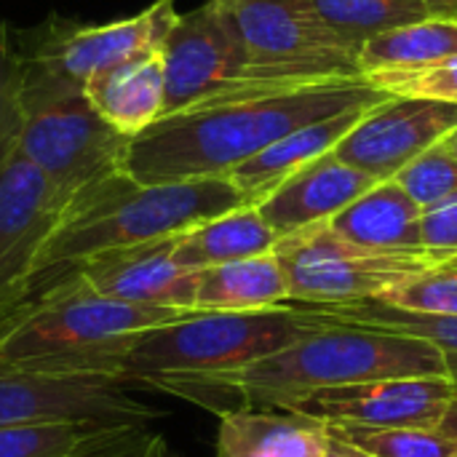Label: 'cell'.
Returning <instances> with one entry per match:
<instances>
[{"label": "cell", "mask_w": 457, "mask_h": 457, "mask_svg": "<svg viewBox=\"0 0 457 457\" xmlns=\"http://www.w3.org/2000/svg\"><path fill=\"white\" fill-rule=\"evenodd\" d=\"M386 99V91L356 78L195 104L163 115L134 137L126 150V174L142 185L230 177L287 134Z\"/></svg>", "instance_id": "6da1fadb"}, {"label": "cell", "mask_w": 457, "mask_h": 457, "mask_svg": "<svg viewBox=\"0 0 457 457\" xmlns=\"http://www.w3.org/2000/svg\"><path fill=\"white\" fill-rule=\"evenodd\" d=\"M313 319L321 327L278 353L222 375L169 380L155 391L225 415L238 410H281L316 391L353 383L447 378L442 351L423 337H407L380 327L335 324L319 316Z\"/></svg>", "instance_id": "7a4b0ae2"}, {"label": "cell", "mask_w": 457, "mask_h": 457, "mask_svg": "<svg viewBox=\"0 0 457 457\" xmlns=\"http://www.w3.org/2000/svg\"><path fill=\"white\" fill-rule=\"evenodd\" d=\"M190 313L99 297L70 281L40 287L0 327V372L123 383L134 345Z\"/></svg>", "instance_id": "3957f363"}, {"label": "cell", "mask_w": 457, "mask_h": 457, "mask_svg": "<svg viewBox=\"0 0 457 457\" xmlns=\"http://www.w3.org/2000/svg\"><path fill=\"white\" fill-rule=\"evenodd\" d=\"M241 206L252 204L230 177L142 185L123 171L67 209L46 249L40 284L88 257L177 238Z\"/></svg>", "instance_id": "277c9868"}, {"label": "cell", "mask_w": 457, "mask_h": 457, "mask_svg": "<svg viewBox=\"0 0 457 457\" xmlns=\"http://www.w3.org/2000/svg\"><path fill=\"white\" fill-rule=\"evenodd\" d=\"M319 327L295 303L249 313H190L134 345L123 383L158 388L169 380L233 372L295 345Z\"/></svg>", "instance_id": "5b68a950"}, {"label": "cell", "mask_w": 457, "mask_h": 457, "mask_svg": "<svg viewBox=\"0 0 457 457\" xmlns=\"http://www.w3.org/2000/svg\"><path fill=\"white\" fill-rule=\"evenodd\" d=\"M246 48L249 91L361 78L359 51L340 40L313 0H220Z\"/></svg>", "instance_id": "8992f818"}, {"label": "cell", "mask_w": 457, "mask_h": 457, "mask_svg": "<svg viewBox=\"0 0 457 457\" xmlns=\"http://www.w3.org/2000/svg\"><path fill=\"white\" fill-rule=\"evenodd\" d=\"M273 254L284 268L289 303L305 305L380 300L457 260V254L445 252H372L340 238L327 222L278 238Z\"/></svg>", "instance_id": "52a82bcc"}, {"label": "cell", "mask_w": 457, "mask_h": 457, "mask_svg": "<svg viewBox=\"0 0 457 457\" xmlns=\"http://www.w3.org/2000/svg\"><path fill=\"white\" fill-rule=\"evenodd\" d=\"M19 155L72 206L102 182L126 171L129 137L112 129L83 91L21 99Z\"/></svg>", "instance_id": "ba28073f"}, {"label": "cell", "mask_w": 457, "mask_h": 457, "mask_svg": "<svg viewBox=\"0 0 457 457\" xmlns=\"http://www.w3.org/2000/svg\"><path fill=\"white\" fill-rule=\"evenodd\" d=\"M177 16L174 0H155L142 13L107 24L48 21L35 29L27 51H19L24 64L21 99L83 91L104 70L150 48H163Z\"/></svg>", "instance_id": "9c48e42d"}, {"label": "cell", "mask_w": 457, "mask_h": 457, "mask_svg": "<svg viewBox=\"0 0 457 457\" xmlns=\"http://www.w3.org/2000/svg\"><path fill=\"white\" fill-rule=\"evenodd\" d=\"M166 112L254 94L246 88V48L220 0L179 13L163 40Z\"/></svg>", "instance_id": "30bf717a"}, {"label": "cell", "mask_w": 457, "mask_h": 457, "mask_svg": "<svg viewBox=\"0 0 457 457\" xmlns=\"http://www.w3.org/2000/svg\"><path fill=\"white\" fill-rule=\"evenodd\" d=\"M70 204L19 153L0 174V327L40 287L46 249Z\"/></svg>", "instance_id": "8fae6325"}, {"label": "cell", "mask_w": 457, "mask_h": 457, "mask_svg": "<svg viewBox=\"0 0 457 457\" xmlns=\"http://www.w3.org/2000/svg\"><path fill=\"white\" fill-rule=\"evenodd\" d=\"M457 129V104L388 96L361 115L335 155L378 182L394 179L407 163Z\"/></svg>", "instance_id": "7c38bea8"}, {"label": "cell", "mask_w": 457, "mask_h": 457, "mask_svg": "<svg viewBox=\"0 0 457 457\" xmlns=\"http://www.w3.org/2000/svg\"><path fill=\"white\" fill-rule=\"evenodd\" d=\"M455 383L450 378H388L316 391L289 402L287 412L327 426L353 423L370 428H439Z\"/></svg>", "instance_id": "4fadbf2b"}, {"label": "cell", "mask_w": 457, "mask_h": 457, "mask_svg": "<svg viewBox=\"0 0 457 457\" xmlns=\"http://www.w3.org/2000/svg\"><path fill=\"white\" fill-rule=\"evenodd\" d=\"M51 281H70L99 297L120 303L195 313L198 273L177 262L174 238L88 257L67 270L54 273L40 287Z\"/></svg>", "instance_id": "5bb4252c"}, {"label": "cell", "mask_w": 457, "mask_h": 457, "mask_svg": "<svg viewBox=\"0 0 457 457\" xmlns=\"http://www.w3.org/2000/svg\"><path fill=\"white\" fill-rule=\"evenodd\" d=\"M155 412L126 386L96 378H32L0 372V426L32 420L147 423Z\"/></svg>", "instance_id": "9a60e30c"}, {"label": "cell", "mask_w": 457, "mask_h": 457, "mask_svg": "<svg viewBox=\"0 0 457 457\" xmlns=\"http://www.w3.org/2000/svg\"><path fill=\"white\" fill-rule=\"evenodd\" d=\"M375 185L378 179L348 166L332 150L284 179L257 204V212L278 238H287L305 228L329 222Z\"/></svg>", "instance_id": "2e32d148"}, {"label": "cell", "mask_w": 457, "mask_h": 457, "mask_svg": "<svg viewBox=\"0 0 457 457\" xmlns=\"http://www.w3.org/2000/svg\"><path fill=\"white\" fill-rule=\"evenodd\" d=\"M83 94L112 129L129 139L139 137L166 112L163 51L150 48L104 70L86 83Z\"/></svg>", "instance_id": "e0dca14e"}, {"label": "cell", "mask_w": 457, "mask_h": 457, "mask_svg": "<svg viewBox=\"0 0 457 457\" xmlns=\"http://www.w3.org/2000/svg\"><path fill=\"white\" fill-rule=\"evenodd\" d=\"M329 426L287 410H238L220 415L217 457H324Z\"/></svg>", "instance_id": "ac0fdd59"}, {"label": "cell", "mask_w": 457, "mask_h": 457, "mask_svg": "<svg viewBox=\"0 0 457 457\" xmlns=\"http://www.w3.org/2000/svg\"><path fill=\"white\" fill-rule=\"evenodd\" d=\"M420 220L423 209L394 179H388L378 182L327 225L356 246L386 254H410L426 252Z\"/></svg>", "instance_id": "d6986e66"}, {"label": "cell", "mask_w": 457, "mask_h": 457, "mask_svg": "<svg viewBox=\"0 0 457 457\" xmlns=\"http://www.w3.org/2000/svg\"><path fill=\"white\" fill-rule=\"evenodd\" d=\"M367 110L372 107H356V110L340 112L335 118H327V120H319V123H311L287 134L284 139L273 142L270 147H265L262 153H257L254 158L233 169L230 179L249 198V204L257 206L284 179H289L292 174H297L316 158L332 153L340 145V139L361 120Z\"/></svg>", "instance_id": "ffe728a7"}, {"label": "cell", "mask_w": 457, "mask_h": 457, "mask_svg": "<svg viewBox=\"0 0 457 457\" xmlns=\"http://www.w3.org/2000/svg\"><path fill=\"white\" fill-rule=\"evenodd\" d=\"M287 303L289 284L273 252L198 270L195 313H249Z\"/></svg>", "instance_id": "44dd1931"}, {"label": "cell", "mask_w": 457, "mask_h": 457, "mask_svg": "<svg viewBox=\"0 0 457 457\" xmlns=\"http://www.w3.org/2000/svg\"><path fill=\"white\" fill-rule=\"evenodd\" d=\"M278 244L273 228L257 206H241L201 222L174 238V257L187 270H206L260 254H270Z\"/></svg>", "instance_id": "7402d4cb"}, {"label": "cell", "mask_w": 457, "mask_h": 457, "mask_svg": "<svg viewBox=\"0 0 457 457\" xmlns=\"http://www.w3.org/2000/svg\"><path fill=\"white\" fill-rule=\"evenodd\" d=\"M303 311L335 321V324H356V327H380L388 332H399L407 337H423L434 343L447 364V378L457 383V319L453 316H426L394 308L380 300H359V303H337V305H305L295 303Z\"/></svg>", "instance_id": "603a6c76"}, {"label": "cell", "mask_w": 457, "mask_h": 457, "mask_svg": "<svg viewBox=\"0 0 457 457\" xmlns=\"http://www.w3.org/2000/svg\"><path fill=\"white\" fill-rule=\"evenodd\" d=\"M457 56V19L428 16L375 35L359 51L361 75L378 70H412Z\"/></svg>", "instance_id": "cb8c5ba5"}, {"label": "cell", "mask_w": 457, "mask_h": 457, "mask_svg": "<svg viewBox=\"0 0 457 457\" xmlns=\"http://www.w3.org/2000/svg\"><path fill=\"white\" fill-rule=\"evenodd\" d=\"M313 5L324 24L356 51L375 35L431 16L423 0H313Z\"/></svg>", "instance_id": "d4e9b609"}, {"label": "cell", "mask_w": 457, "mask_h": 457, "mask_svg": "<svg viewBox=\"0 0 457 457\" xmlns=\"http://www.w3.org/2000/svg\"><path fill=\"white\" fill-rule=\"evenodd\" d=\"M329 431L370 457H457V442L439 428H370L337 423L329 426Z\"/></svg>", "instance_id": "484cf974"}, {"label": "cell", "mask_w": 457, "mask_h": 457, "mask_svg": "<svg viewBox=\"0 0 457 457\" xmlns=\"http://www.w3.org/2000/svg\"><path fill=\"white\" fill-rule=\"evenodd\" d=\"M102 426L118 423L32 420L0 426V457H72Z\"/></svg>", "instance_id": "4316f807"}, {"label": "cell", "mask_w": 457, "mask_h": 457, "mask_svg": "<svg viewBox=\"0 0 457 457\" xmlns=\"http://www.w3.org/2000/svg\"><path fill=\"white\" fill-rule=\"evenodd\" d=\"M394 182L423 209H434L450 198H457V155L442 142L407 163Z\"/></svg>", "instance_id": "83f0119b"}, {"label": "cell", "mask_w": 457, "mask_h": 457, "mask_svg": "<svg viewBox=\"0 0 457 457\" xmlns=\"http://www.w3.org/2000/svg\"><path fill=\"white\" fill-rule=\"evenodd\" d=\"M21 80L24 64L19 46L11 40L8 24L0 19V174L19 153V134L24 123Z\"/></svg>", "instance_id": "f1b7e54d"}, {"label": "cell", "mask_w": 457, "mask_h": 457, "mask_svg": "<svg viewBox=\"0 0 457 457\" xmlns=\"http://www.w3.org/2000/svg\"><path fill=\"white\" fill-rule=\"evenodd\" d=\"M361 78L370 86L386 91L388 96L434 99V102L457 104V56L412 70H378Z\"/></svg>", "instance_id": "f546056e"}, {"label": "cell", "mask_w": 457, "mask_h": 457, "mask_svg": "<svg viewBox=\"0 0 457 457\" xmlns=\"http://www.w3.org/2000/svg\"><path fill=\"white\" fill-rule=\"evenodd\" d=\"M380 303H388L394 308L412 311V313L457 319V260L383 295Z\"/></svg>", "instance_id": "4dcf8cb0"}, {"label": "cell", "mask_w": 457, "mask_h": 457, "mask_svg": "<svg viewBox=\"0 0 457 457\" xmlns=\"http://www.w3.org/2000/svg\"><path fill=\"white\" fill-rule=\"evenodd\" d=\"M420 236H423L426 252L457 254V198H450V201L423 212Z\"/></svg>", "instance_id": "1f68e13d"}, {"label": "cell", "mask_w": 457, "mask_h": 457, "mask_svg": "<svg viewBox=\"0 0 457 457\" xmlns=\"http://www.w3.org/2000/svg\"><path fill=\"white\" fill-rule=\"evenodd\" d=\"M439 431L447 434L450 439H455L457 442V383L455 391H453V399H450V404H447V412H445V418H442V423H439Z\"/></svg>", "instance_id": "d6a6232c"}, {"label": "cell", "mask_w": 457, "mask_h": 457, "mask_svg": "<svg viewBox=\"0 0 457 457\" xmlns=\"http://www.w3.org/2000/svg\"><path fill=\"white\" fill-rule=\"evenodd\" d=\"M329 450L324 453V457H370V455H364V453H359L356 447H351L348 442H343L340 436H335L332 431H329Z\"/></svg>", "instance_id": "836d02e7"}, {"label": "cell", "mask_w": 457, "mask_h": 457, "mask_svg": "<svg viewBox=\"0 0 457 457\" xmlns=\"http://www.w3.org/2000/svg\"><path fill=\"white\" fill-rule=\"evenodd\" d=\"M431 16L439 19H457V0H423Z\"/></svg>", "instance_id": "e575fe53"}, {"label": "cell", "mask_w": 457, "mask_h": 457, "mask_svg": "<svg viewBox=\"0 0 457 457\" xmlns=\"http://www.w3.org/2000/svg\"><path fill=\"white\" fill-rule=\"evenodd\" d=\"M442 145H445V147H450V150H453V153L457 155V129L455 131H450V134L442 139Z\"/></svg>", "instance_id": "d590c367"}]
</instances>
